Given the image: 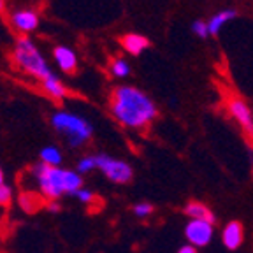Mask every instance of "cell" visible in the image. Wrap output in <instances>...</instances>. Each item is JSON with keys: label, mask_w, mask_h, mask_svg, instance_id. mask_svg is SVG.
Listing matches in <instances>:
<instances>
[{"label": "cell", "mask_w": 253, "mask_h": 253, "mask_svg": "<svg viewBox=\"0 0 253 253\" xmlns=\"http://www.w3.org/2000/svg\"><path fill=\"white\" fill-rule=\"evenodd\" d=\"M111 115L126 128H144L158 115L157 104L142 90L130 84L116 86L109 99Z\"/></svg>", "instance_id": "1"}, {"label": "cell", "mask_w": 253, "mask_h": 253, "mask_svg": "<svg viewBox=\"0 0 253 253\" xmlns=\"http://www.w3.org/2000/svg\"><path fill=\"white\" fill-rule=\"evenodd\" d=\"M32 174H34L41 192L47 199H60L65 194L76 195L83 188V178L78 170L51 167L41 162L32 167Z\"/></svg>", "instance_id": "2"}, {"label": "cell", "mask_w": 253, "mask_h": 253, "mask_svg": "<svg viewBox=\"0 0 253 253\" xmlns=\"http://www.w3.org/2000/svg\"><path fill=\"white\" fill-rule=\"evenodd\" d=\"M12 62L21 72L36 78L37 81L42 83L44 79H47L55 72L51 71L49 63H47L46 56L42 55L37 44L30 39L28 36H20L16 39L14 46H12Z\"/></svg>", "instance_id": "3"}, {"label": "cell", "mask_w": 253, "mask_h": 253, "mask_svg": "<svg viewBox=\"0 0 253 253\" xmlns=\"http://www.w3.org/2000/svg\"><path fill=\"white\" fill-rule=\"evenodd\" d=\"M51 126L74 150L83 148L93 135V125L84 116L72 111H55L51 115Z\"/></svg>", "instance_id": "4"}, {"label": "cell", "mask_w": 253, "mask_h": 253, "mask_svg": "<svg viewBox=\"0 0 253 253\" xmlns=\"http://www.w3.org/2000/svg\"><path fill=\"white\" fill-rule=\"evenodd\" d=\"M97 158V169L115 185H126L130 183L134 178V169L128 162L120 160V158L111 157L107 153H99L95 155Z\"/></svg>", "instance_id": "5"}, {"label": "cell", "mask_w": 253, "mask_h": 253, "mask_svg": "<svg viewBox=\"0 0 253 253\" xmlns=\"http://www.w3.org/2000/svg\"><path fill=\"white\" fill-rule=\"evenodd\" d=\"M185 239L188 245L195 246V248H206L213 241L214 237V225L210 221H202V220H188L186 221L185 229Z\"/></svg>", "instance_id": "6"}, {"label": "cell", "mask_w": 253, "mask_h": 253, "mask_svg": "<svg viewBox=\"0 0 253 253\" xmlns=\"http://www.w3.org/2000/svg\"><path fill=\"white\" fill-rule=\"evenodd\" d=\"M39 12L36 9L23 7V9H14V11L9 14V23L14 28L20 36H28L32 32H36L39 27Z\"/></svg>", "instance_id": "7"}, {"label": "cell", "mask_w": 253, "mask_h": 253, "mask_svg": "<svg viewBox=\"0 0 253 253\" xmlns=\"http://www.w3.org/2000/svg\"><path fill=\"white\" fill-rule=\"evenodd\" d=\"M229 113L237 122V125H241L243 130L253 137V111L248 107V104L241 99H230Z\"/></svg>", "instance_id": "8"}, {"label": "cell", "mask_w": 253, "mask_h": 253, "mask_svg": "<svg viewBox=\"0 0 253 253\" xmlns=\"http://www.w3.org/2000/svg\"><path fill=\"white\" fill-rule=\"evenodd\" d=\"M243 241H245V229L243 223L237 220H230L223 230H221V245L225 246L229 252H236L241 248Z\"/></svg>", "instance_id": "9"}, {"label": "cell", "mask_w": 253, "mask_h": 253, "mask_svg": "<svg viewBox=\"0 0 253 253\" xmlns=\"http://www.w3.org/2000/svg\"><path fill=\"white\" fill-rule=\"evenodd\" d=\"M53 60H55L56 67L60 69L65 74H72V72L78 69V55L72 47L63 46V44H58V46L53 47Z\"/></svg>", "instance_id": "10"}, {"label": "cell", "mask_w": 253, "mask_h": 253, "mask_svg": "<svg viewBox=\"0 0 253 253\" xmlns=\"http://www.w3.org/2000/svg\"><path fill=\"white\" fill-rule=\"evenodd\" d=\"M183 213L188 216V220H202L210 221V223H216V214L213 213L210 206L204 204L201 201H188L183 206Z\"/></svg>", "instance_id": "11"}, {"label": "cell", "mask_w": 253, "mask_h": 253, "mask_svg": "<svg viewBox=\"0 0 253 253\" xmlns=\"http://www.w3.org/2000/svg\"><path fill=\"white\" fill-rule=\"evenodd\" d=\"M122 47L125 49L126 53L130 55H141L142 51H146L150 47V41L148 37L139 36V34H126V36L122 37Z\"/></svg>", "instance_id": "12"}, {"label": "cell", "mask_w": 253, "mask_h": 253, "mask_svg": "<svg viewBox=\"0 0 253 253\" xmlns=\"http://www.w3.org/2000/svg\"><path fill=\"white\" fill-rule=\"evenodd\" d=\"M41 86L55 100H62L67 97V88L62 83V79L58 78V74H51L47 79H44L42 83H41Z\"/></svg>", "instance_id": "13"}, {"label": "cell", "mask_w": 253, "mask_h": 253, "mask_svg": "<svg viewBox=\"0 0 253 253\" xmlns=\"http://www.w3.org/2000/svg\"><path fill=\"white\" fill-rule=\"evenodd\" d=\"M237 16V11H234V9H225V11H220L216 12V14L211 18L210 21H208V28H210V36H216L218 32L221 30V28L225 27L227 23H229L230 20H234Z\"/></svg>", "instance_id": "14"}, {"label": "cell", "mask_w": 253, "mask_h": 253, "mask_svg": "<svg viewBox=\"0 0 253 253\" xmlns=\"http://www.w3.org/2000/svg\"><path fill=\"white\" fill-rule=\"evenodd\" d=\"M39 157H41V162L51 167H60L63 162L62 151L56 146H44L42 150H41Z\"/></svg>", "instance_id": "15"}, {"label": "cell", "mask_w": 253, "mask_h": 253, "mask_svg": "<svg viewBox=\"0 0 253 253\" xmlns=\"http://www.w3.org/2000/svg\"><path fill=\"white\" fill-rule=\"evenodd\" d=\"M111 74L118 79H125L126 76L130 74V63L126 62L125 58H115L111 62Z\"/></svg>", "instance_id": "16"}, {"label": "cell", "mask_w": 253, "mask_h": 253, "mask_svg": "<svg viewBox=\"0 0 253 253\" xmlns=\"http://www.w3.org/2000/svg\"><path fill=\"white\" fill-rule=\"evenodd\" d=\"M97 169V158L95 155H84L78 160V172L79 174H84V172H90V170Z\"/></svg>", "instance_id": "17"}, {"label": "cell", "mask_w": 253, "mask_h": 253, "mask_svg": "<svg viewBox=\"0 0 253 253\" xmlns=\"http://www.w3.org/2000/svg\"><path fill=\"white\" fill-rule=\"evenodd\" d=\"M132 211H134V214L137 218L144 220V218H148V216H151V214H153L155 208H153V204H151V202L142 201V202H137V204H134Z\"/></svg>", "instance_id": "18"}, {"label": "cell", "mask_w": 253, "mask_h": 253, "mask_svg": "<svg viewBox=\"0 0 253 253\" xmlns=\"http://www.w3.org/2000/svg\"><path fill=\"white\" fill-rule=\"evenodd\" d=\"M192 32H194L195 36L201 37V39H206V37L210 36V28H208V21H194L192 23Z\"/></svg>", "instance_id": "19"}, {"label": "cell", "mask_w": 253, "mask_h": 253, "mask_svg": "<svg viewBox=\"0 0 253 253\" xmlns=\"http://www.w3.org/2000/svg\"><path fill=\"white\" fill-rule=\"evenodd\" d=\"M74 197L78 199V201L83 202V204H91V202L95 201V194H93V192H91V190L84 188V186H83V188H81V190H79V192L74 195Z\"/></svg>", "instance_id": "20"}, {"label": "cell", "mask_w": 253, "mask_h": 253, "mask_svg": "<svg viewBox=\"0 0 253 253\" xmlns=\"http://www.w3.org/2000/svg\"><path fill=\"white\" fill-rule=\"evenodd\" d=\"M12 201V188L9 185L0 186V206H9V202Z\"/></svg>", "instance_id": "21"}, {"label": "cell", "mask_w": 253, "mask_h": 253, "mask_svg": "<svg viewBox=\"0 0 253 253\" xmlns=\"http://www.w3.org/2000/svg\"><path fill=\"white\" fill-rule=\"evenodd\" d=\"M178 253H199V250L195 248V246H192V245H183V246H179V250H178Z\"/></svg>", "instance_id": "22"}, {"label": "cell", "mask_w": 253, "mask_h": 253, "mask_svg": "<svg viewBox=\"0 0 253 253\" xmlns=\"http://www.w3.org/2000/svg\"><path fill=\"white\" fill-rule=\"evenodd\" d=\"M58 210H60V206L56 204V202H53V204H49V211H55V213H56V211H58Z\"/></svg>", "instance_id": "23"}, {"label": "cell", "mask_w": 253, "mask_h": 253, "mask_svg": "<svg viewBox=\"0 0 253 253\" xmlns=\"http://www.w3.org/2000/svg\"><path fill=\"white\" fill-rule=\"evenodd\" d=\"M4 185V170H2V167H0V186Z\"/></svg>", "instance_id": "24"}, {"label": "cell", "mask_w": 253, "mask_h": 253, "mask_svg": "<svg viewBox=\"0 0 253 253\" xmlns=\"http://www.w3.org/2000/svg\"><path fill=\"white\" fill-rule=\"evenodd\" d=\"M4 7H5V0H0V12H4Z\"/></svg>", "instance_id": "25"}]
</instances>
